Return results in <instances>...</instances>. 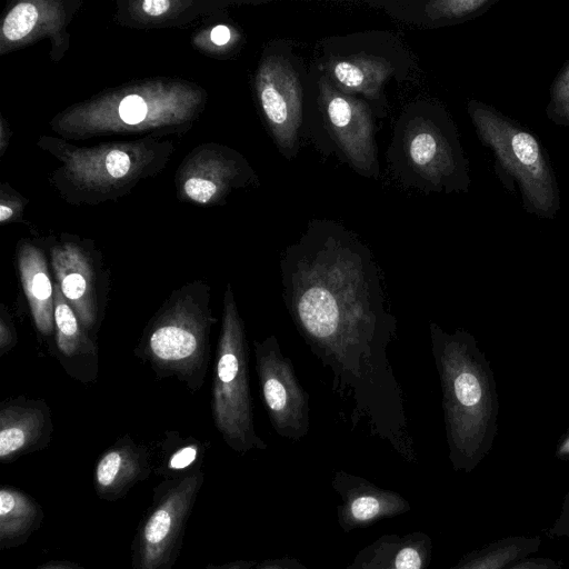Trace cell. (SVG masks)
Returning a JSON list of instances; mask_svg holds the SVG:
<instances>
[{
    "mask_svg": "<svg viewBox=\"0 0 569 569\" xmlns=\"http://www.w3.org/2000/svg\"><path fill=\"white\" fill-rule=\"evenodd\" d=\"M279 273L289 317L350 403L351 422L416 462L403 391L388 356L397 319L370 249L337 221L313 220L286 248Z\"/></svg>",
    "mask_w": 569,
    "mask_h": 569,
    "instance_id": "6da1fadb",
    "label": "cell"
},
{
    "mask_svg": "<svg viewBox=\"0 0 569 569\" xmlns=\"http://www.w3.org/2000/svg\"><path fill=\"white\" fill-rule=\"evenodd\" d=\"M431 355L439 376L449 460L471 472L489 453L498 431L499 402L489 361L475 337L429 323Z\"/></svg>",
    "mask_w": 569,
    "mask_h": 569,
    "instance_id": "7a4b0ae2",
    "label": "cell"
},
{
    "mask_svg": "<svg viewBox=\"0 0 569 569\" xmlns=\"http://www.w3.org/2000/svg\"><path fill=\"white\" fill-rule=\"evenodd\" d=\"M389 166L402 184L426 192H467L469 162L459 132L443 106L429 100L407 104L387 151Z\"/></svg>",
    "mask_w": 569,
    "mask_h": 569,
    "instance_id": "3957f363",
    "label": "cell"
},
{
    "mask_svg": "<svg viewBox=\"0 0 569 569\" xmlns=\"http://www.w3.org/2000/svg\"><path fill=\"white\" fill-rule=\"evenodd\" d=\"M467 111L481 143L495 158V171L509 191L517 186L523 209L553 219L560 191L550 159L540 141L520 123L495 107L469 100Z\"/></svg>",
    "mask_w": 569,
    "mask_h": 569,
    "instance_id": "277c9868",
    "label": "cell"
},
{
    "mask_svg": "<svg viewBox=\"0 0 569 569\" xmlns=\"http://www.w3.org/2000/svg\"><path fill=\"white\" fill-rule=\"evenodd\" d=\"M373 108L339 90L317 60L307 73L303 136L327 156L347 163L358 174L378 179Z\"/></svg>",
    "mask_w": 569,
    "mask_h": 569,
    "instance_id": "5b68a950",
    "label": "cell"
},
{
    "mask_svg": "<svg viewBox=\"0 0 569 569\" xmlns=\"http://www.w3.org/2000/svg\"><path fill=\"white\" fill-rule=\"evenodd\" d=\"M316 60L339 90L366 100L377 117L387 116V83L403 81L413 64L405 44L387 31L327 38Z\"/></svg>",
    "mask_w": 569,
    "mask_h": 569,
    "instance_id": "8992f818",
    "label": "cell"
},
{
    "mask_svg": "<svg viewBox=\"0 0 569 569\" xmlns=\"http://www.w3.org/2000/svg\"><path fill=\"white\" fill-rule=\"evenodd\" d=\"M213 396L216 420L228 445L240 453L266 449L253 426L246 332L230 286L224 296Z\"/></svg>",
    "mask_w": 569,
    "mask_h": 569,
    "instance_id": "52a82bcc",
    "label": "cell"
},
{
    "mask_svg": "<svg viewBox=\"0 0 569 569\" xmlns=\"http://www.w3.org/2000/svg\"><path fill=\"white\" fill-rule=\"evenodd\" d=\"M308 70L292 44L277 40L264 52L257 76L260 107L278 150L293 158L303 136Z\"/></svg>",
    "mask_w": 569,
    "mask_h": 569,
    "instance_id": "ba28073f",
    "label": "cell"
},
{
    "mask_svg": "<svg viewBox=\"0 0 569 569\" xmlns=\"http://www.w3.org/2000/svg\"><path fill=\"white\" fill-rule=\"evenodd\" d=\"M203 483L201 472L167 479L154 489L152 503L132 541L133 569H171L187 521Z\"/></svg>",
    "mask_w": 569,
    "mask_h": 569,
    "instance_id": "9c48e42d",
    "label": "cell"
},
{
    "mask_svg": "<svg viewBox=\"0 0 569 569\" xmlns=\"http://www.w3.org/2000/svg\"><path fill=\"white\" fill-rule=\"evenodd\" d=\"M261 399L276 433L291 441L303 439L310 428L309 395L276 336L254 342Z\"/></svg>",
    "mask_w": 569,
    "mask_h": 569,
    "instance_id": "30bf717a",
    "label": "cell"
},
{
    "mask_svg": "<svg viewBox=\"0 0 569 569\" xmlns=\"http://www.w3.org/2000/svg\"><path fill=\"white\" fill-rule=\"evenodd\" d=\"M331 486L341 499L337 507V520L346 533L403 515L411 509L409 501L399 492L378 487L370 480L345 470L333 472Z\"/></svg>",
    "mask_w": 569,
    "mask_h": 569,
    "instance_id": "8fae6325",
    "label": "cell"
},
{
    "mask_svg": "<svg viewBox=\"0 0 569 569\" xmlns=\"http://www.w3.org/2000/svg\"><path fill=\"white\" fill-rule=\"evenodd\" d=\"M432 549L425 532L386 533L359 550L346 569H428Z\"/></svg>",
    "mask_w": 569,
    "mask_h": 569,
    "instance_id": "7c38bea8",
    "label": "cell"
},
{
    "mask_svg": "<svg viewBox=\"0 0 569 569\" xmlns=\"http://www.w3.org/2000/svg\"><path fill=\"white\" fill-rule=\"evenodd\" d=\"M500 0H429V1H375L400 21L420 28H439L458 24L487 12Z\"/></svg>",
    "mask_w": 569,
    "mask_h": 569,
    "instance_id": "4fadbf2b",
    "label": "cell"
},
{
    "mask_svg": "<svg viewBox=\"0 0 569 569\" xmlns=\"http://www.w3.org/2000/svg\"><path fill=\"white\" fill-rule=\"evenodd\" d=\"M148 473L147 461L140 453L124 448L110 450L96 467V492L103 500H119Z\"/></svg>",
    "mask_w": 569,
    "mask_h": 569,
    "instance_id": "5bb4252c",
    "label": "cell"
},
{
    "mask_svg": "<svg viewBox=\"0 0 569 569\" xmlns=\"http://www.w3.org/2000/svg\"><path fill=\"white\" fill-rule=\"evenodd\" d=\"M44 518L41 506L29 495L12 487L0 489V549L24 543Z\"/></svg>",
    "mask_w": 569,
    "mask_h": 569,
    "instance_id": "9a60e30c",
    "label": "cell"
},
{
    "mask_svg": "<svg viewBox=\"0 0 569 569\" xmlns=\"http://www.w3.org/2000/svg\"><path fill=\"white\" fill-rule=\"evenodd\" d=\"M540 546L538 536H508L466 553L448 569H506L536 553Z\"/></svg>",
    "mask_w": 569,
    "mask_h": 569,
    "instance_id": "2e32d148",
    "label": "cell"
},
{
    "mask_svg": "<svg viewBox=\"0 0 569 569\" xmlns=\"http://www.w3.org/2000/svg\"><path fill=\"white\" fill-rule=\"evenodd\" d=\"M152 353L166 361H178L191 357L198 341L193 332L183 326L170 323L156 329L149 340Z\"/></svg>",
    "mask_w": 569,
    "mask_h": 569,
    "instance_id": "e0dca14e",
    "label": "cell"
},
{
    "mask_svg": "<svg viewBox=\"0 0 569 569\" xmlns=\"http://www.w3.org/2000/svg\"><path fill=\"white\" fill-rule=\"evenodd\" d=\"M22 277L26 292L33 306V312L34 317H37L38 326L43 331H47L50 329L49 315L52 297V286L48 273L42 267H27L23 262Z\"/></svg>",
    "mask_w": 569,
    "mask_h": 569,
    "instance_id": "ac0fdd59",
    "label": "cell"
},
{
    "mask_svg": "<svg viewBox=\"0 0 569 569\" xmlns=\"http://www.w3.org/2000/svg\"><path fill=\"white\" fill-rule=\"evenodd\" d=\"M546 116L557 126L569 127V60L558 71L550 86Z\"/></svg>",
    "mask_w": 569,
    "mask_h": 569,
    "instance_id": "d6986e66",
    "label": "cell"
},
{
    "mask_svg": "<svg viewBox=\"0 0 569 569\" xmlns=\"http://www.w3.org/2000/svg\"><path fill=\"white\" fill-rule=\"evenodd\" d=\"M38 20V9L30 2L17 4L6 17L2 32L10 41H17L28 36Z\"/></svg>",
    "mask_w": 569,
    "mask_h": 569,
    "instance_id": "ffe728a7",
    "label": "cell"
},
{
    "mask_svg": "<svg viewBox=\"0 0 569 569\" xmlns=\"http://www.w3.org/2000/svg\"><path fill=\"white\" fill-rule=\"evenodd\" d=\"M31 441V432L27 427L6 425L0 430V458L9 460L21 452Z\"/></svg>",
    "mask_w": 569,
    "mask_h": 569,
    "instance_id": "44dd1931",
    "label": "cell"
},
{
    "mask_svg": "<svg viewBox=\"0 0 569 569\" xmlns=\"http://www.w3.org/2000/svg\"><path fill=\"white\" fill-rule=\"evenodd\" d=\"M54 320L61 341L72 340L78 337L79 328L77 318L67 302L58 298L56 300Z\"/></svg>",
    "mask_w": 569,
    "mask_h": 569,
    "instance_id": "7402d4cb",
    "label": "cell"
},
{
    "mask_svg": "<svg viewBox=\"0 0 569 569\" xmlns=\"http://www.w3.org/2000/svg\"><path fill=\"white\" fill-rule=\"evenodd\" d=\"M146 114L147 106L139 96H128L119 104V116L127 123H138Z\"/></svg>",
    "mask_w": 569,
    "mask_h": 569,
    "instance_id": "603a6c76",
    "label": "cell"
},
{
    "mask_svg": "<svg viewBox=\"0 0 569 569\" xmlns=\"http://www.w3.org/2000/svg\"><path fill=\"white\" fill-rule=\"evenodd\" d=\"M217 186L207 179L190 178L184 182V192L187 196L200 203L208 202L216 193Z\"/></svg>",
    "mask_w": 569,
    "mask_h": 569,
    "instance_id": "cb8c5ba5",
    "label": "cell"
},
{
    "mask_svg": "<svg viewBox=\"0 0 569 569\" xmlns=\"http://www.w3.org/2000/svg\"><path fill=\"white\" fill-rule=\"evenodd\" d=\"M61 291L70 301L80 300L87 291V280L79 272H69L61 278Z\"/></svg>",
    "mask_w": 569,
    "mask_h": 569,
    "instance_id": "d4e9b609",
    "label": "cell"
},
{
    "mask_svg": "<svg viewBox=\"0 0 569 569\" xmlns=\"http://www.w3.org/2000/svg\"><path fill=\"white\" fill-rule=\"evenodd\" d=\"M198 457V448L196 446H187L176 451L167 463L168 472H179L188 469Z\"/></svg>",
    "mask_w": 569,
    "mask_h": 569,
    "instance_id": "484cf974",
    "label": "cell"
},
{
    "mask_svg": "<svg viewBox=\"0 0 569 569\" xmlns=\"http://www.w3.org/2000/svg\"><path fill=\"white\" fill-rule=\"evenodd\" d=\"M130 157L121 150H112L106 157V168L112 178L124 177L130 169Z\"/></svg>",
    "mask_w": 569,
    "mask_h": 569,
    "instance_id": "4316f807",
    "label": "cell"
},
{
    "mask_svg": "<svg viewBox=\"0 0 569 569\" xmlns=\"http://www.w3.org/2000/svg\"><path fill=\"white\" fill-rule=\"evenodd\" d=\"M506 569H562V562L546 557H528L512 563Z\"/></svg>",
    "mask_w": 569,
    "mask_h": 569,
    "instance_id": "83f0119b",
    "label": "cell"
},
{
    "mask_svg": "<svg viewBox=\"0 0 569 569\" xmlns=\"http://www.w3.org/2000/svg\"><path fill=\"white\" fill-rule=\"evenodd\" d=\"M549 536L553 538H569V491L565 496L561 510L549 529Z\"/></svg>",
    "mask_w": 569,
    "mask_h": 569,
    "instance_id": "f1b7e54d",
    "label": "cell"
},
{
    "mask_svg": "<svg viewBox=\"0 0 569 569\" xmlns=\"http://www.w3.org/2000/svg\"><path fill=\"white\" fill-rule=\"evenodd\" d=\"M254 569H309L300 560L292 557L267 559Z\"/></svg>",
    "mask_w": 569,
    "mask_h": 569,
    "instance_id": "f546056e",
    "label": "cell"
},
{
    "mask_svg": "<svg viewBox=\"0 0 569 569\" xmlns=\"http://www.w3.org/2000/svg\"><path fill=\"white\" fill-rule=\"evenodd\" d=\"M171 2L168 0H144L142 2V10L149 16L157 17L170 8Z\"/></svg>",
    "mask_w": 569,
    "mask_h": 569,
    "instance_id": "4dcf8cb0",
    "label": "cell"
},
{
    "mask_svg": "<svg viewBox=\"0 0 569 569\" xmlns=\"http://www.w3.org/2000/svg\"><path fill=\"white\" fill-rule=\"evenodd\" d=\"M231 37L230 30L226 26H217L211 31V40L217 46L226 44Z\"/></svg>",
    "mask_w": 569,
    "mask_h": 569,
    "instance_id": "1f68e13d",
    "label": "cell"
},
{
    "mask_svg": "<svg viewBox=\"0 0 569 569\" xmlns=\"http://www.w3.org/2000/svg\"><path fill=\"white\" fill-rule=\"evenodd\" d=\"M556 457L569 465V431L558 442Z\"/></svg>",
    "mask_w": 569,
    "mask_h": 569,
    "instance_id": "d6a6232c",
    "label": "cell"
},
{
    "mask_svg": "<svg viewBox=\"0 0 569 569\" xmlns=\"http://www.w3.org/2000/svg\"><path fill=\"white\" fill-rule=\"evenodd\" d=\"M256 566L251 560H236L220 566H210L208 569H252Z\"/></svg>",
    "mask_w": 569,
    "mask_h": 569,
    "instance_id": "836d02e7",
    "label": "cell"
},
{
    "mask_svg": "<svg viewBox=\"0 0 569 569\" xmlns=\"http://www.w3.org/2000/svg\"><path fill=\"white\" fill-rule=\"evenodd\" d=\"M37 569H83L77 563L69 561L51 562Z\"/></svg>",
    "mask_w": 569,
    "mask_h": 569,
    "instance_id": "e575fe53",
    "label": "cell"
},
{
    "mask_svg": "<svg viewBox=\"0 0 569 569\" xmlns=\"http://www.w3.org/2000/svg\"><path fill=\"white\" fill-rule=\"evenodd\" d=\"M12 214V210L11 208L4 206V204H1L0 206V221L3 222L6 221L7 219H9Z\"/></svg>",
    "mask_w": 569,
    "mask_h": 569,
    "instance_id": "d590c367",
    "label": "cell"
}]
</instances>
